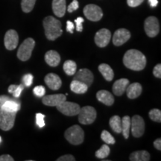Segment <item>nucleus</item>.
I'll list each match as a JSON object with an SVG mask.
<instances>
[{
    "instance_id": "f257e3e1",
    "label": "nucleus",
    "mask_w": 161,
    "mask_h": 161,
    "mask_svg": "<svg viewBox=\"0 0 161 161\" xmlns=\"http://www.w3.org/2000/svg\"><path fill=\"white\" fill-rule=\"evenodd\" d=\"M123 64L128 69L134 71H140L146 67V58L140 51L130 49L125 54Z\"/></svg>"
},
{
    "instance_id": "f03ea898",
    "label": "nucleus",
    "mask_w": 161,
    "mask_h": 161,
    "mask_svg": "<svg viewBox=\"0 0 161 161\" xmlns=\"http://www.w3.org/2000/svg\"><path fill=\"white\" fill-rule=\"evenodd\" d=\"M43 27L46 37L49 40H56L63 33L61 23L52 16H49L43 19Z\"/></svg>"
},
{
    "instance_id": "7ed1b4c3",
    "label": "nucleus",
    "mask_w": 161,
    "mask_h": 161,
    "mask_svg": "<svg viewBox=\"0 0 161 161\" xmlns=\"http://www.w3.org/2000/svg\"><path fill=\"white\" fill-rule=\"evenodd\" d=\"M64 136L69 143L75 146L81 144L84 140V130L78 125H75L68 128L66 130Z\"/></svg>"
},
{
    "instance_id": "20e7f679",
    "label": "nucleus",
    "mask_w": 161,
    "mask_h": 161,
    "mask_svg": "<svg viewBox=\"0 0 161 161\" xmlns=\"http://www.w3.org/2000/svg\"><path fill=\"white\" fill-rule=\"evenodd\" d=\"M35 46L34 39L29 37L25 39L19 46L17 52V58L22 61H26L31 58L32 51Z\"/></svg>"
},
{
    "instance_id": "39448f33",
    "label": "nucleus",
    "mask_w": 161,
    "mask_h": 161,
    "mask_svg": "<svg viewBox=\"0 0 161 161\" xmlns=\"http://www.w3.org/2000/svg\"><path fill=\"white\" fill-rule=\"evenodd\" d=\"M78 121L83 125H90L95 121L97 113L94 108L91 106H85L80 109L78 113Z\"/></svg>"
},
{
    "instance_id": "423d86ee",
    "label": "nucleus",
    "mask_w": 161,
    "mask_h": 161,
    "mask_svg": "<svg viewBox=\"0 0 161 161\" xmlns=\"http://www.w3.org/2000/svg\"><path fill=\"white\" fill-rule=\"evenodd\" d=\"M16 114V112H9L0 109V128L5 131L11 130L14 125Z\"/></svg>"
},
{
    "instance_id": "0eeeda50",
    "label": "nucleus",
    "mask_w": 161,
    "mask_h": 161,
    "mask_svg": "<svg viewBox=\"0 0 161 161\" xmlns=\"http://www.w3.org/2000/svg\"><path fill=\"white\" fill-rule=\"evenodd\" d=\"M58 110L63 114L64 115L68 116H73L78 115L80 111V106L78 104L70 102H64L56 106Z\"/></svg>"
},
{
    "instance_id": "6e6552de",
    "label": "nucleus",
    "mask_w": 161,
    "mask_h": 161,
    "mask_svg": "<svg viewBox=\"0 0 161 161\" xmlns=\"http://www.w3.org/2000/svg\"><path fill=\"white\" fill-rule=\"evenodd\" d=\"M84 14L90 21H99L103 17V12L98 5L90 4L86 5L84 8Z\"/></svg>"
},
{
    "instance_id": "1a4fd4ad",
    "label": "nucleus",
    "mask_w": 161,
    "mask_h": 161,
    "mask_svg": "<svg viewBox=\"0 0 161 161\" xmlns=\"http://www.w3.org/2000/svg\"><path fill=\"white\" fill-rule=\"evenodd\" d=\"M130 129L134 137H140L145 132L144 119L139 115H134L130 119Z\"/></svg>"
},
{
    "instance_id": "9d476101",
    "label": "nucleus",
    "mask_w": 161,
    "mask_h": 161,
    "mask_svg": "<svg viewBox=\"0 0 161 161\" xmlns=\"http://www.w3.org/2000/svg\"><path fill=\"white\" fill-rule=\"evenodd\" d=\"M144 29L146 35L149 37H154L160 31V25L158 19L155 17H149L145 20Z\"/></svg>"
},
{
    "instance_id": "9b49d317",
    "label": "nucleus",
    "mask_w": 161,
    "mask_h": 161,
    "mask_svg": "<svg viewBox=\"0 0 161 161\" xmlns=\"http://www.w3.org/2000/svg\"><path fill=\"white\" fill-rule=\"evenodd\" d=\"M5 48L8 50H14L17 48L19 43V36L15 30L11 29L6 32L4 39Z\"/></svg>"
},
{
    "instance_id": "f8f14e48",
    "label": "nucleus",
    "mask_w": 161,
    "mask_h": 161,
    "mask_svg": "<svg viewBox=\"0 0 161 161\" xmlns=\"http://www.w3.org/2000/svg\"><path fill=\"white\" fill-rule=\"evenodd\" d=\"M111 33L108 29H102L96 32L95 35V43L98 47H105L110 43Z\"/></svg>"
},
{
    "instance_id": "ddd939ff",
    "label": "nucleus",
    "mask_w": 161,
    "mask_h": 161,
    "mask_svg": "<svg viewBox=\"0 0 161 161\" xmlns=\"http://www.w3.org/2000/svg\"><path fill=\"white\" fill-rule=\"evenodd\" d=\"M130 37V33L125 29L116 30L113 37V43L116 46H119L125 43Z\"/></svg>"
},
{
    "instance_id": "4468645a",
    "label": "nucleus",
    "mask_w": 161,
    "mask_h": 161,
    "mask_svg": "<svg viewBox=\"0 0 161 161\" xmlns=\"http://www.w3.org/2000/svg\"><path fill=\"white\" fill-rule=\"evenodd\" d=\"M73 79L79 80L82 83L86 84L89 87L93 81V75L90 69H80L77 73H75V77Z\"/></svg>"
},
{
    "instance_id": "2eb2a0df",
    "label": "nucleus",
    "mask_w": 161,
    "mask_h": 161,
    "mask_svg": "<svg viewBox=\"0 0 161 161\" xmlns=\"http://www.w3.org/2000/svg\"><path fill=\"white\" fill-rule=\"evenodd\" d=\"M66 100V96L63 94H55V95L43 96V103L46 106L56 107Z\"/></svg>"
},
{
    "instance_id": "dca6fc26",
    "label": "nucleus",
    "mask_w": 161,
    "mask_h": 161,
    "mask_svg": "<svg viewBox=\"0 0 161 161\" xmlns=\"http://www.w3.org/2000/svg\"><path fill=\"white\" fill-rule=\"evenodd\" d=\"M45 83L50 89L52 90H58L62 85V81L59 76L55 73H49L44 78Z\"/></svg>"
},
{
    "instance_id": "f3484780",
    "label": "nucleus",
    "mask_w": 161,
    "mask_h": 161,
    "mask_svg": "<svg viewBox=\"0 0 161 161\" xmlns=\"http://www.w3.org/2000/svg\"><path fill=\"white\" fill-rule=\"evenodd\" d=\"M129 84V80L127 78H121L115 81L113 85V92L116 96H120L125 92L127 86Z\"/></svg>"
},
{
    "instance_id": "a211bd4d",
    "label": "nucleus",
    "mask_w": 161,
    "mask_h": 161,
    "mask_svg": "<svg viewBox=\"0 0 161 161\" xmlns=\"http://www.w3.org/2000/svg\"><path fill=\"white\" fill-rule=\"evenodd\" d=\"M45 60L47 63L48 65L52 67H55L59 65L60 62V56L58 52H57L55 50H49L46 53L45 55Z\"/></svg>"
},
{
    "instance_id": "6ab92c4d",
    "label": "nucleus",
    "mask_w": 161,
    "mask_h": 161,
    "mask_svg": "<svg viewBox=\"0 0 161 161\" xmlns=\"http://www.w3.org/2000/svg\"><path fill=\"white\" fill-rule=\"evenodd\" d=\"M52 10L54 14L58 17H63L66 13V0H53Z\"/></svg>"
},
{
    "instance_id": "aec40b11",
    "label": "nucleus",
    "mask_w": 161,
    "mask_h": 161,
    "mask_svg": "<svg viewBox=\"0 0 161 161\" xmlns=\"http://www.w3.org/2000/svg\"><path fill=\"white\" fill-rule=\"evenodd\" d=\"M126 93L127 96L130 99L136 98L140 96L142 92V86L140 83H133L131 84H128V86L126 88Z\"/></svg>"
},
{
    "instance_id": "412c9836",
    "label": "nucleus",
    "mask_w": 161,
    "mask_h": 161,
    "mask_svg": "<svg viewBox=\"0 0 161 161\" xmlns=\"http://www.w3.org/2000/svg\"><path fill=\"white\" fill-rule=\"evenodd\" d=\"M98 101L108 106H111L114 103V97L110 92L107 90H100L96 93Z\"/></svg>"
},
{
    "instance_id": "4be33fe9",
    "label": "nucleus",
    "mask_w": 161,
    "mask_h": 161,
    "mask_svg": "<svg viewBox=\"0 0 161 161\" xmlns=\"http://www.w3.org/2000/svg\"><path fill=\"white\" fill-rule=\"evenodd\" d=\"M0 109L6 110V111L17 113L20 109V102L17 100V98H12L11 100L5 102L1 106Z\"/></svg>"
},
{
    "instance_id": "5701e85b",
    "label": "nucleus",
    "mask_w": 161,
    "mask_h": 161,
    "mask_svg": "<svg viewBox=\"0 0 161 161\" xmlns=\"http://www.w3.org/2000/svg\"><path fill=\"white\" fill-rule=\"evenodd\" d=\"M98 71L101 72L104 79L108 81H110L114 79V72L113 71L112 68L107 64H102L98 66Z\"/></svg>"
},
{
    "instance_id": "b1692460",
    "label": "nucleus",
    "mask_w": 161,
    "mask_h": 161,
    "mask_svg": "<svg viewBox=\"0 0 161 161\" xmlns=\"http://www.w3.org/2000/svg\"><path fill=\"white\" fill-rule=\"evenodd\" d=\"M70 89L72 92L78 94H83L88 90V86L78 80L73 79L70 84Z\"/></svg>"
},
{
    "instance_id": "393cba45",
    "label": "nucleus",
    "mask_w": 161,
    "mask_h": 161,
    "mask_svg": "<svg viewBox=\"0 0 161 161\" xmlns=\"http://www.w3.org/2000/svg\"><path fill=\"white\" fill-rule=\"evenodd\" d=\"M131 161H148L150 160V154L147 151H136L130 155Z\"/></svg>"
},
{
    "instance_id": "a878e982",
    "label": "nucleus",
    "mask_w": 161,
    "mask_h": 161,
    "mask_svg": "<svg viewBox=\"0 0 161 161\" xmlns=\"http://www.w3.org/2000/svg\"><path fill=\"white\" fill-rule=\"evenodd\" d=\"M122 119L119 116H114L110 118L109 124L112 130L116 134L122 133Z\"/></svg>"
},
{
    "instance_id": "bb28decb",
    "label": "nucleus",
    "mask_w": 161,
    "mask_h": 161,
    "mask_svg": "<svg viewBox=\"0 0 161 161\" xmlns=\"http://www.w3.org/2000/svg\"><path fill=\"white\" fill-rule=\"evenodd\" d=\"M122 120V133L125 139H128L130 129V118L128 116H125Z\"/></svg>"
},
{
    "instance_id": "cd10ccee",
    "label": "nucleus",
    "mask_w": 161,
    "mask_h": 161,
    "mask_svg": "<svg viewBox=\"0 0 161 161\" xmlns=\"http://www.w3.org/2000/svg\"><path fill=\"white\" fill-rule=\"evenodd\" d=\"M64 70L65 73L68 75H75L76 72V69H77V66L75 61L73 60H69L65 61L64 64Z\"/></svg>"
},
{
    "instance_id": "c85d7f7f",
    "label": "nucleus",
    "mask_w": 161,
    "mask_h": 161,
    "mask_svg": "<svg viewBox=\"0 0 161 161\" xmlns=\"http://www.w3.org/2000/svg\"><path fill=\"white\" fill-rule=\"evenodd\" d=\"M110 152V149L108 145H103L101 147L100 149L96 151V157L99 159H104L108 158L109 156Z\"/></svg>"
},
{
    "instance_id": "c756f323",
    "label": "nucleus",
    "mask_w": 161,
    "mask_h": 161,
    "mask_svg": "<svg viewBox=\"0 0 161 161\" xmlns=\"http://www.w3.org/2000/svg\"><path fill=\"white\" fill-rule=\"evenodd\" d=\"M36 0H22L21 7L25 13H29L35 7Z\"/></svg>"
},
{
    "instance_id": "7c9ffc66",
    "label": "nucleus",
    "mask_w": 161,
    "mask_h": 161,
    "mask_svg": "<svg viewBox=\"0 0 161 161\" xmlns=\"http://www.w3.org/2000/svg\"><path fill=\"white\" fill-rule=\"evenodd\" d=\"M101 138H102V140L107 144L113 145L115 143V139L114 138V136H113L108 130H104L102 132Z\"/></svg>"
},
{
    "instance_id": "2f4dec72",
    "label": "nucleus",
    "mask_w": 161,
    "mask_h": 161,
    "mask_svg": "<svg viewBox=\"0 0 161 161\" xmlns=\"http://www.w3.org/2000/svg\"><path fill=\"white\" fill-rule=\"evenodd\" d=\"M149 117L154 122H161V111L159 109H152L149 111Z\"/></svg>"
},
{
    "instance_id": "473e14b6",
    "label": "nucleus",
    "mask_w": 161,
    "mask_h": 161,
    "mask_svg": "<svg viewBox=\"0 0 161 161\" xmlns=\"http://www.w3.org/2000/svg\"><path fill=\"white\" fill-rule=\"evenodd\" d=\"M33 92L35 95L38 96V97H43L46 93V89L43 86H37L34 88Z\"/></svg>"
},
{
    "instance_id": "72a5a7b5",
    "label": "nucleus",
    "mask_w": 161,
    "mask_h": 161,
    "mask_svg": "<svg viewBox=\"0 0 161 161\" xmlns=\"http://www.w3.org/2000/svg\"><path fill=\"white\" fill-rule=\"evenodd\" d=\"M44 118H45V115L42 114H36V122L37 125L39 126V128H43L45 126V121H44Z\"/></svg>"
},
{
    "instance_id": "f704fd0d",
    "label": "nucleus",
    "mask_w": 161,
    "mask_h": 161,
    "mask_svg": "<svg viewBox=\"0 0 161 161\" xmlns=\"http://www.w3.org/2000/svg\"><path fill=\"white\" fill-rule=\"evenodd\" d=\"M34 77L31 74H26L23 77V81L24 85L26 86H30L33 83Z\"/></svg>"
},
{
    "instance_id": "c9c22d12",
    "label": "nucleus",
    "mask_w": 161,
    "mask_h": 161,
    "mask_svg": "<svg viewBox=\"0 0 161 161\" xmlns=\"http://www.w3.org/2000/svg\"><path fill=\"white\" fill-rule=\"evenodd\" d=\"M78 7H79L78 2L77 0H73V1L70 3V5H69L66 9H67V11L69 12V13H72L73 11H76V10L78 8Z\"/></svg>"
},
{
    "instance_id": "e433bc0d",
    "label": "nucleus",
    "mask_w": 161,
    "mask_h": 161,
    "mask_svg": "<svg viewBox=\"0 0 161 161\" xmlns=\"http://www.w3.org/2000/svg\"><path fill=\"white\" fill-rule=\"evenodd\" d=\"M84 18L82 17H78L77 19H75V23L76 25V30L77 31L81 32L83 31V25H82V23H84Z\"/></svg>"
},
{
    "instance_id": "4c0bfd02",
    "label": "nucleus",
    "mask_w": 161,
    "mask_h": 161,
    "mask_svg": "<svg viewBox=\"0 0 161 161\" xmlns=\"http://www.w3.org/2000/svg\"><path fill=\"white\" fill-rule=\"evenodd\" d=\"M23 89H24L23 84H19V85H17V87H16V89L14 90V91L12 92L14 97L17 98H19L20 95H21V92H23Z\"/></svg>"
},
{
    "instance_id": "58836bf2",
    "label": "nucleus",
    "mask_w": 161,
    "mask_h": 161,
    "mask_svg": "<svg viewBox=\"0 0 161 161\" xmlns=\"http://www.w3.org/2000/svg\"><path fill=\"white\" fill-rule=\"evenodd\" d=\"M144 0H127V4L128 6L131 8H135L140 5L143 3Z\"/></svg>"
},
{
    "instance_id": "ea45409f",
    "label": "nucleus",
    "mask_w": 161,
    "mask_h": 161,
    "mask_svg": "<svg viewBox=\"0 0 161 161\" xmlns=\"http://www.w3.org/2000/svg\"><path fill=\"white\" fill-rule=\"evenodd\" d=\"M153 74L156 78H161V64H158L154 66V70H153Z\"/></svg>"
},
{
    "instance_id": "a19ab883",
    "label": "nucleus",
    "mask_w": 161,
    "mask_h": 161,
    "mask_svg": "<svg viewBox=\"0 0 161 161\" xmlns=\"http://www.w3.org/2000/svg\"><path fill=\"white\" fill-rule=\"evenodd\" d=\"M58 161H75V157L71 155V154H66V155L60 157L57 160Z\"/></svg>"
},
{
    "instance_id": "79ce46f5",
    "label": "nucleus",
    "mask_w": 161,
    "mask_h": 161,
    "mask_svg": "<svg viewBox=\"0 0 161 161\" xmlns=\"http://www.w3.org/2000/svg\"><path fill=\"white\" fill-rule=\"evenodd\" d=\"M74 29H75V25H74L73 23L71 21H69V20L66 21V31L69 32V33L72 34L73 33Z\"/></svg>"
},
{
    "instance_id": "37998d69",
    "label": "nucleus",
    "mask_w": 161,
    "mask_h": 161,
    "mask_svg": "<svg viewBox=\"0 0 161 161\" xmlns=\"http://www.w3.org/2000/svg\"><path fill=\"white\" fill-rule=\"evenodd\" d=\"M11 99H12V98L9 97V96H5V95L0 96V108H1V106L3 105L5 102H7V101L11 100Z\"/></svg>"
},
{
    "instance_id": "c03bdc74",
    "label": "nucleus",
    "mask_w": 161,
    "mask_h": 161,
    "mask_svg": "<svg viewBox=\"0 0 161 161\" xmlns=\"http://www.w3.org/2000/svg\"><path fill=\"white\" fill-rule=\"evenodd\" d=\"M14 158L9 154H3L0 156V161H14Z\"/></svg>"
},
{
    "instance_id": "a18cd8bd",
    "label": "nucleus",
    "mask_w": 161,
    "mask_h": 161,
    "mask_svg": "<svg viewBox=\"0 0 161 161\" xmlns=\"http://www.w3.org/2000/svg\"><path fill=\"white\" fill-rule=\"evenodd\" d=\"M154 146L157 149L160 151L161 150V139L158 138L154 142Z\"/></svg>"
},
{
    "instance_id": "49530a36",
    "label": "nucleus",
    "mask_w": 161,
    "mask_h": 161,
    "mask_svg": "<svg viewBox=\"0 0 161 161\" xmlns=\"http://www.w3.org/2000/svg\"><path fill=\"white\" fill-rule=\"evenodd\" d=\"M148 3H149L151 7L154 8L158 5V0H148Z\"/></svg>"
},
{
    "instance_id": "de8ad7c7",
    "label": "nucleus",
    "mask_w": 161,
    "mask_h": 161,
    "mask_svg": "<svg viewBox=\"0 0 161 161\" xmlns=\"http://www.w3.org/2000/svg\"><path fill=\"white\" fill-rule=\"evenodd\" d=\"M17 85H15V84H11V85L9 86L8 87V92L10 93H12L14 91V90L16 89V87H17Z\"/></svg>"
},
{
    "instance_id": "09e8293b",
    "label": "nucleus",
    "mask_w": 161,
    "mask_h": 161,
    "mask_svg": "<svg viewBox=\"0 0 161 161\" xmlns=\"http://www.w3.org/2000/svg\"><path fill=\"white\" fill-rule=\"evenodd\" d=\"M1 141H2V138H1V136H0V142H1Z\"/></svg>"
}]
</instances>
